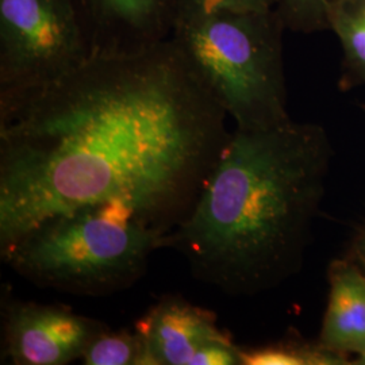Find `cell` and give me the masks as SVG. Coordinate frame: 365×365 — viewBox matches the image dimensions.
<instances>
[{
  "instance_id": "obj_1",
  "label": "cell",
  "mask_w": 365,
  "mask_h": 365,
  "mask_svg": "<svg viewBox=\"0 0 365 365\" xmlns=\"http://www.w3.org/2000/svg\"><path fill=\"white\" fill-rule=\"evenodd\" d=\"M226 117L170 39L0 98V253L41 222L90 207L168 235L227 144Z\"/></svg>"
},
{
  "instance_id": "obj_2",
  "label": "cell",
  "mask_w": 365,
  "mask_h": 365,
  "mask_svg": "<svg viewBox=\"0 0 365 365\" xmlns=\"http://www.w3.org/2000/svg\"><path fill=\"white\" fill-rule=\"evenodd\" d=\"M333 157L327 131L291 118L230 134L190 214L163 240L197 280L232 297L299 272Z\"/></svg>"
},
{
  "instance_id": "obj_3",
  "label": "cell",
  "mask_w": 365,
  "mask_h": 365,
  "mask_svg": "<svg viewBox=\"0 0 365 365\" xmlns=\"http://www.w3.org/2000/svg\"><path fill=\"white\" fill-rule=\"evenodd\" d=\"M283 25L272 10H214L178 15L170 39L237 129L289 119Z\"/></svg>"
},
{
  "instance_id": "obj_4",
  "label": "cell",
  "mask_w": 365,
  "mask_h": 365,
  "mask_svg": "<svg viewBox=\"0 0 365 365\" xmlns=\"http://www.w3.org/2000/svg\"><path fill=\"white\" fill-rule=\"evenodd\" d=\"M164 237L123 210L90 207L41 222L0 255L38 287L106 297L144 276Z\"/></svg>"
},
{
  "instance_id": "obj_5",
  "label": "cell",
  "mask_w": 365,
  "mask_h": 365,
  "mask_svg": "<svg viewBox=\"0 0 365 365\" xmlns=\"http://www.w3.org/2000/svg\"><path fill=\"white\" fill-rule=\"evenodd\" d=\"M95 56L83 0H0V98L64 78Z\"/></svg>"
},
{
  "instance_id": "obj_6",
  "label": "cell",
  "mask_w": 365,
  "mask_h": 365,
  "mask_svg": "<svg viewBox=\"0 0 365 365\" xmlns=\"http://www.w3.org/2000/svg\"><path fill=\"white\" fill-rule=\"evenodd\" d=\"M3 357L16 365H64L107 325L71 309L7 298L3 302Z\"/></svg>"
},
{
  "instance_id": "obj_7",
  "label": "cell",
  "mask_w": 365,
  "mask_h": 365,
  "mask_svg": "<svg viewBox=\"0 0 365 365\" xmlns=\"http://www.w3.org/2000/svg\"><path fill=\"white\" fill-rule=\"evenodd\" d=\"M145 365H199L202 354L233 342L217 325L215 315L182 297H164L138 321Z\"/></svg>"
},
{
  "instance_id": "obj_8",
  "label": "cell",
  "mask_w": 365,
  "mask_h": 365,
  "mask_svg": "<svg viewBox=\"0 0 365 365\" xmlns=\"http://www.w3.org/2000/svg\"><path fill=\"white\" fill-rule=\"evenodd\" d=\"M96 56H130L170 39L179 0H83ZM95 56V57H96Z\"/></svg>"
},
{
  "instance_id": "obj_9",
  "label": "cell",
  "mask_w": 365,
  "mask_h": 365,
  "mask_svg": "<svg viewBox=\"0 0 365 365\" xmlns=\"http://www.w3.org/2000/svg\"><path fill=\"white\" fill-rule=\"evenodd\" d=\"M329 298L318 344L330 352L359 356L365 349V269L352 257L331 261Z\"/></svg>"
},
{
  "instance_id": "obj_10",
  "label": "cell",
  "mask_w": 365,
  "mask_h": 365,
  "mask_svg": "<svg viewBox=\"0 0 365 365\" xmlns=\"http://www.w3.org/2000/svg\"><path fill=\"white\" fill-rule=\"evenodd\" d=\"M342 49L339 90L365 87V0H341L329 16Z\"/></svg>"
},
{
  "instance_id": "obj_11",
  "label": "cell",
  "mask_w": 365,
  "mask_h": 365,
  "mask_svg": "<svg viewBox=\"0 0 365 365\" xmlns=\"http://www.w3.org/2000/svg\"><path fill=\"white\" fill-rule=\"evenodd\" d=\"M242 365H346V356L330 352L319 344L309 345L283 341L265 346L242 349Z\"/></svg>"
},
{
  "instance_id": "obj_12",
  "label": "cell",
  "mask_w": 365,
  "mask_h": 365,
  "mask_svg": "<svg viewBox=\"0 0 365 365\" xmlns=\"http://www.w3.org/2000/svg\"><path fill=\"white\" fill-rule=\"evenodd\" d=\"M86 365H145V345L141 334L135 330L113 331L106 327L81 356Z\"/></svg>"
},
{
  "instance_id": "obj_13",
  "label": "cell",
  "mask_w": 365,
  "mask_h": 365,
  "mask_svg": "<svg viewBox=\"0 0 365 365\" xmlns=\"http://www.w3.org/2000/svg\"><path fill=\"white\" fill-rule=\"evenodd\" d=\"M341 0H276L274 10L283 25L295 33L329 30V16Z\"/></svg>"
},
{
  "instance_id": "obj_14",
  "label": "cell",
  "mask_w": 365,
  "mask_h": 365,
  "mask_svg": "<svg viewBox=\"0 0 365 365\" xmlns=\"http://www.w3.org/2000/svg\"><path fill=\"white\" fill-rule=\"evenodd\" d=\"M276 0H179V11H214V10H235V11H265L272 10Z\"/></svg>"
},
{
  "instance_id": "obj_15",
  "label": "cell",
  "mask_w": 365,
  "mask_h": 365,
  "mask_svg": "<svg viewBox=\"0 0 365 365\" xmlns=\"http://www.w3.org/2000/svg\"><path fill=\"white\" fill-rule=\"evenodd\" d=\"M349 257L357 261L365 269V226L354 237L352 242V252H351Z\"/></svg>"
},
{
  "instance_id": "obj_16",
  "label": "cell",
  "mask_w": 365,
  "mask_h": 365,
  "mask_svg": "<svg viewBox=\"0 0 365 365\" xmlns=\"http://www.w3.org/2000/svg\"><path fill=\"white\" fill-rule=\"evenodd\" d=\"M354 364L365 365V349L363 352L360 353L354 361Z\"/></svg>"
},
{
  "instance_id": "obj_17",
  "label": "cell",
  "mask_w": 365,
  "mask_h": 365,
  "mask_svg": "<svg viewBox=\"0 0 365 365\" xmlns=\"http://www.w3.org/2000/svg\"><path fill=\"white\" fill-rule=\"evenodd\" d=\"M361 107H363V110L365 111V105L361 106Z\"/></svg>"
}]
</instances>
